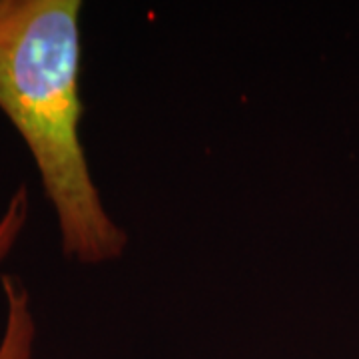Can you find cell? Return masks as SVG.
Segmentation results:
<instances>
[{
    "label": "cell",
    "mask_w": 359,
    "mask_h": 359,
    "mask_svg": "<svg viewBox=\"0 0 359 359\" xmlns=\"http://www.w3.org/2000/svg\"><path fill=\"white\" fill-rule=\"evenodd\" d=\"M28 214H30L28 188L18 186L11 196L4 212L0 214V262L13 252L28 222Z\"/></svg>",
    "instance_id": "obj_3"
},
{
    "label": "cell",
    "mask_w": 359,
    "mask_h": 359,
    "mask_svg": "<svg viewBox=\"0 0 359 359\" xmlns=\"http://www.w3.org/2000/svg\"><path fill=\"white\" fill-rule=\"evenodd\" d=\"M4 295V330L0 337V359H32L36 341V321L32 299L20 278L4 273L0 278Z\"/></svg>",
    "instance_id": "obj_2"
},
{
    "label": "cell",
    "mask_w": 359,
    "mask_h": 359,
    "mask_svg": "<svg viewBox=\"0 0 359 359\" xmlns=\"http://www.w3.org/2000/svg\"><path fill=\"white\" fill-rule=\"evenodd\" d=\"M80 0H0V110L39 170L66 257L114 262L128 233L102 204L80 136Z\"/></svg>",
    "instance_id": "obj_1"
}]
</instances>
